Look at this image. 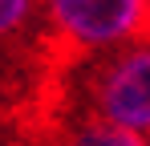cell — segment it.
I'll list each match as a JSON object with an SVG mask.
<instances>
[{
    "instance_id": "277c9868",
    "label": "cell",
    "mask_w": 150,
    "mask_h": 146,
    "mask_svg": "<svg viewBox=\"0 0 150 146\" xmlns=\"http://www.w3.org/2000/svg\"><path fill=\"white\" fill-rule=\"evenodd\" d=\"M37 8H41V0H0V41L25 33L28 21L37 16Z\"/></svg>"
},
{
    "instance_id": "6da1fadb",
    "label": "cell",
    "mask_w": 150,
    "mask_h": 146,
    "mask_svg": "<svg viewBox=\"0 0 150 146\" xmlns=\"http://www.w3.org/2000/svg\"><path fill=\"white\" fill-rule=\"evenodd\" d=\"M81 94L85 114L150 138V28L105 53H93Z\"/></svg>"
},
{
    "instance_id": "3957f363",
    "label": "cell",
    "mask_w": 150,
    "mask_h": 146,
    "mask_svg": "<svg viewBox=\"0 0 150 146\" xmlns=\"http://www.w3.org/2000/svg\"><path fill=\"white\" fill-rule=\"evenodd\" d=\"M61 146H150V138L146 134H134V130H122V126H110V122L93 118V114H85V118L65 134Z\"/></svg>"
},
{
    "instance_id": "7a4b0ae2",
    "label": "cell",
    "mask_w": 150,
    "mask_h": 146,
    "mask_svg": "<svg viewBox=\"0 0 150 146\" xmlns=\"http://www.w3.org/2000/svg\"><path fill=\"white\" fill-rule=\"evenodd\" d=\"M49 33L73 53H105L150 28V0H41Z\"/></svg>"
}]
</instances>
